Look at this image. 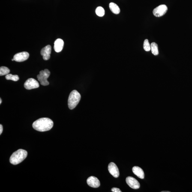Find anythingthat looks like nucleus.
I'll return each instance as SVG.
<instances>
[{
	"mask_svg": "<svg viewBox=\"0 0 192 192\" xmlns=\"http://www.w3.org/2000/svg\"><path fill=\"white\" fill-rule=\"evenodd\" d=\"M3 130V126L1 124L0 125V135H1L2 133Z\"/></svg>",
	"mask_w": 192,
	"mask_h": 192,
	"instance_id": "21",
	"label": "nucleus"
},
{
	"mask_svg": "<svg viewBox=\"0 0 192 192\" xmlns=\"http://www.w3.org/2000/svg\"><path fill=\"white\" fill-rule=\"evenodd\" d=\"M10 72L9 69L7 67L2 66L0 68V76H1L8 74Z\"/></svg>",
	"mask_w": 192,
	"mask_h": 192,
	"instance_id": "18",
	"label": "nucleus"
},
{
	"mask_svg": "<svg viewBox=\"0 0 192 192\" xmlns=\"http://www.w3.org/2000/svg\"><path fill=\"white\" fill-rule=\"evenodd\" d=\"M109 7L111 11L114 14H119L120 10L119 7L116 4L114 3H111L109 4Z\"/></svg>",
	"mask_w": 192,
	"mask_h": 192,
	"instance_id": "14",
	"label": "nucleus"
},
{
	"mask_svg": "<svg viewBox=\"0 0 192 192\" xmlns=\"http://www.w3.org/2000/svg\"><path fill=\"white\" fill-rule=\"evenodd\" d=\"M95 12L97 16L100 17L104 16L105 13L104 9L101 7H97L96 9Z\"/></svg>",
	"mask_w": 192,
	"mask_h": 192,
	"instance_id": "17",
	"label": "nucleus"
},
{
	"mask_svg": "<svg viewBox=\"0 0 192 192\" xmlns=\"http://www.w3.org/2000/svg\"><path fill=\"white\" fill-rule=\"evenodd\" d=\"M24 87L26 89L31 90L39 88V84L35 79L29 78L25 82L24 84Z\"/></svg>",
	"mask_w": 192,
	"mask_h": 192,
	"instance_id": "6",
	"label": "nucleus"
},
{
	"mask_svg": "<svg viewBox=\"0 0 192 192\" xmlns=\"http://www.w3.org/2000/svg\"><path fill=\"white\" fill-rule=\"evenodd\" d=\"M126 182L130 188L134 189H137L140 187V184L139 181L133 177H127L126 178Z\"/></svg>",
	"mask_w": 192,
	"mask_h": 192,
	"instance_id": "7",
	"label": "nucleus"
},
{
	"mask_svg": "<svg viewBox=\"0 0 192 192\" xmlns=\"http://www.w3.org/2000/svg\"><path fill=\"white\" fill-rule=\"evenodd\" d=\"M5 78L7 80H12L15 82L17 81L19 79V76L17 75H12L11 74L6 75Z\"/></svg>",
	"mask_w": 192,
	"mask_h": 192,
	"instance_id": "16",
	"label": "nucleus"
},
{
	"mask_svg": "<svg viewBox=\"0 0 192 192\" xmlns=\"http://www.w3.org/2000/svg\"><path fill=\"white\" fill-rule=\"evenodd\" d=\"M28 152L26 151L19 149L12 154L10 158V162L11 164L16 165L19 164L26 158Z\"/></svg>",
	"mask_w": 192,
	"mask_h": 192,
	"instance_id": "2",
	"label": "nucleus"
},
{
	"mask_svg": "<svg viewBox=\"0 0 192 192\" xmlns=\"http://www.w3.org/2000/svg\"><path fill=\"white\" fill-rule=\"evenodd\" d=\"M168 7L164 4L159 5L153 10V14L156 17L164 16L168 11Z\"/></svg>",
	"mask_w": 192,
	"mask_h": 192,
	"instance_id": "5",
	"label": "nucleus"
},
{
	"mask_svg": "<svg viewBox=\"0 0 192 192\" xmlns=\"http://www.w3.org/2000/svg\"><path fill=\"white\" fill-rule=\"evenodd\" d=\"M29 57V53L26 52H23L16 53L14 56V61L17 62H22L26 60Z\"/></svg>",
	"mask_w": 192,
	"mask_h": 192,
	"instance_id": "8",
	"label": "nucleus"
},
{
	"mask_svg": "<svg viewBox=\"0 0 192 192\" xmlns=\"http://www.w3.org/2000/svg\"><path fill=\"white\" fill-rule=\"evenodd\" d=\"M53 126L51 120L48 118H39L33 123L32 127L34 130L40 132H45L50 130Z\"/></svg>",
	"mask_w": 192,
	"mask_h": 192,
	"instance_id": "1",
	"label": "nucleus"
},
{
	"mask_svg": "<svg viewBox=\"0 0 192 192\" xmlns=\"http://www.w3.org/2000/svg\"><path fill=\"white\" fill-rule=\"evenodd\" d=\"M133 173L141 179H143L145 177L143 171L139 166H135L133 168Z\"/></svg>",
	"mask_w": 192,
	"mask_h": 192,
	"instance_id": "13",
	"label": "nucleus"
},
{
	"mask_svg": "<svg viewBox=\"0 0 192 192\" xmlns=\"http://www.w3.org/2000/svg\"><path fill=\"white\" fill-rule=\"evenodd\" d=\"M151 50L153 55H158L159 54L158 46L156 43H152L151 45Z\"/></svg>",
	"mask_w": 192,
	"mask_h": 192,
	"instance_id": "15",
	"label": "nucleus"
},
{
	"mask_svg": "<svg viewBox=\"0 0 192 192\" xmlns=\"http://www.w3.org/2000/svg\"><path fill=\"white\" fill-rule=\"evenodd\" d=\"M87 183L90 187L93 188H97L100 186V182L98 178L95 176L89 177L87 179Z\"/></svg>",
	"mask_w": 192,
	"mask_h": 192,
	"instance_id": "11",
	"label": "nucleus"
},
{
	"mask_svg": "<svg viewBox=\"0 0 192 192\" xmlns=\"http://www.w3.org/2000/svg\"><path fill=\"white\" fill-rule=\"evenodd\" d=\"M1 102H2V100H1V99H0V104H1Z\"/></svg>",
	"mask_w": 192,
	"mask_h": 192,
	"instance_id": "22",
	"label": "nucleus"
},
{
	"mask_svg": "<svg viewBox=\"0 0 192 192\" xmlns=\"http://www.w3.org/2000/svg\"><path fill=\"white\" fill-rule=\"evenodd\" d=\"M170 192V191H162V192Z\"/></svg>",
	"mask_w": 192,
	"mask_h": 192,
	"instance_id": "23",
	"label": "nucleus"
},
{
	"mask_svg": "<svg viewBox=\"0 0 192 192\" xmlns=\"http://www.w3.org/2000/svg\"><path fill=\"white\" fill-rule=\"evenodd\" d=\"M81 95L76 90L72 91L68 99V106L70 110L74 109L77 106L80 100Z\"/></svg>",
	"mask_w": 192,
	"mask_h": 192,
	"instance_id": "3",
	"label": "nucleus"
},
{
	"mask_svg": "<svg viewBox=\"0 0 192 192\" xmlns=\"http://www.w3.org/2000/svg\"><path fill=\"white\" fill-rule=\"evenodd\" d=\"M112 192H121V190L120 189H119L118 188H115V187H114V188L112 189Z\"/></svg>",
	"mask_w": 192,
	"mask_h": 192,
	"instance_id": "20",
	"label": "nucleus"
},
{
	"mask_svg": "<svg viewBox=\"0 0 192 192\" xmlns=\"http://www.w3.org/2000/svg\"><path fill=\"white\" fill-rule=\"evenodd\" d=\"M64 41L60 39H58L55 42L54 49L57 52H59L62 51L64 46Z\"/></svg>",
	"mask_w": 192,
	"mask_h": 192,
	"instance_id": "12",
	"label": "nucleus"
},
{
	"mask_svg": "<svg viewBox=\"0 0 192 192\" xmlns=\"http://www.w3.org/2000/svg\"><path fill=\"white\" fill-rule=\"evenodd\" d=\"M11 60L12 61H14V58H13V59H12Z\"/></svg>",
	"mask_w": 192,
	"mask_h": 192,
	"instance_id": "24",
	"label": "nucleus"
},
{
	"mask_svg": "<svg viewBox=\"0 0 192 192\" xmlns=\"http://www.w3.org/2000/svg\"><path fill=\"white\" fill-rule=\"evenodd\" d=\"M109 171L114 177L118 178L119 176V172L118 166L113 162H111L108 166Z\"/></svg>",
	"mask_w": 192,
	"mask_h": 192,
	"instance_id": "9",
	"label": "nucleus"
},
{
	"mask_svg": "<svg viewBox=\"0 0 192 192\" xmlns=\"http://www.w3.org/2000/svg\"><path fill=\"white\" fill-rule=\"evenodd\" d=\"M143 49L146 51H149L151 50V45L148 39H145L143 43Z\"/></svg>",
	"mask_w": 192,
	"mask_h": 192,
	"instance_id": "19",
	"label": "nucleus"
},
{
	"mask_svg": "<svg viewBox=\"0 0 192 192\" xmlns=\"http://www.w3.org/2000/svg\"><path fill=\"white\" fill-rule=\"evenodd\" d=\"M51 52V47L49 45H48L41 49V54L44 60H48L50 58Z\"/></svg>",
	"mask_w": 192,
	"mask_h": 192,
	"instance_id": "10",
	"label": "nucleus"
},
{
	"mask_svg": "<svg viewBox=\"0 0 192 192\" xmlns=\"http://www.w3.org/2000/svg\"><path fill=\"white\" fill-rule=\"evenodd\" d=\"M39 74L37 76V78L39 81L41 85L43 86H46L49 85L47 79L50 75V72L47 69L41 70Z\"/></svg>",
	"mask_w": 192,
	"mask_h": 192,
	"instance_id": "4",
	"label": "nucleus"
}]
</instances>
